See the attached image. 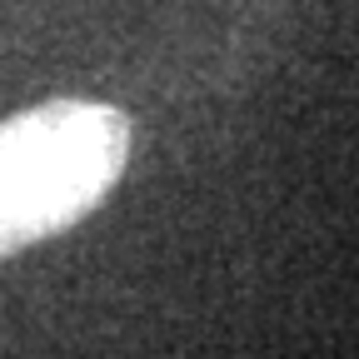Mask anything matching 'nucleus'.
<instances>
[{
	"instance_id": "nucleus-1",
	"label": "nucleus",
	"mask_w": 359,
	"mask_h": 359,
	"mask_svg": "<svg viewBox=\"0 0 359 359\" xmlns=\"http://www.w3.org/2000/svg\"><path fill=\"white\" fill-rule=\"evenodd\" d=\"M135 125L105 100H40L0 120V259L100 210L130 165Z\"/></svg>"
}]
</instances>
